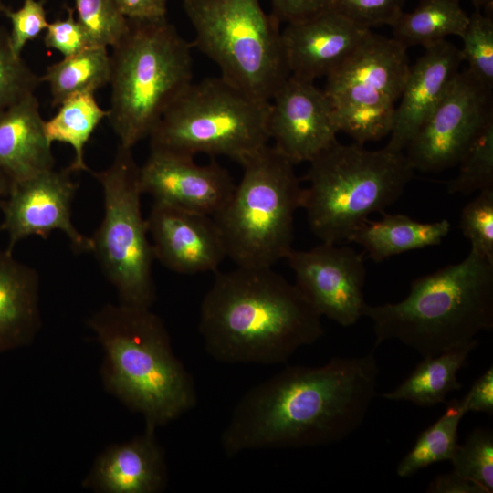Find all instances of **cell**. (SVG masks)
<instances>
[{
	"label": "cell",
	"instance_id": "cell-1",
	"mask_svg": "<svg viewBox=\"0 0 493 493\" xmlns=\"http://www.w3.org/2000/svg\"><path fill=\"white\" fill-rule=\"evenodd\" d=\"M379 372L372 351L320 366H287L238 401L221 435L225 454L341 441L362 425Z\"/></svg>",
	"mask_w": 493,
	"mask_h": 493
},
{
	"label": "cell",
	"instance_id": "cell-2",
	"mask_svg": "<svg viewBox=\"0 0 493 493\" xmlns=\"http://www.w3.org/2000/svg\"><path fill=\"white\" fill-rule=\"evenodd\" d=\"M198 330L215 360L261 365L287 362L324 333L321 316L295 283L272 267H242L216 274Z\"/></svg>",
	"mask_w": 493,
	"mask_h": 493
},
{
	"label": "cell",
	"instance_id": "cell-3",
	"mask_svg": "<svg viewBox=\"0 0 493 493\" xmlns=\"http://www.w3.org/2000/svg\"><path fill=\"white\" fill-rule=\"evenodd\" d=\"M88 322L103 350L105 389L147 425H166L195 406L194 380L151 308L107 304Z\"/></svg>",
	"mask_w": 493,
	"mask_h": 493
},
{
	"label": "cell",
	"instance_id": "cell-4",
	"mask_svg": "<svg viewBox=\"0 0 493 493\" xmlns=\"http://www.w3.org/2000/svg\"><path fill=\"white\" fill-rule=\"evenodd\" d=\"M375 344L396 340L423 357L466 345L493 329V263L474 248L458 263L414 279L401 301L365 304Z\"/></svg>",
	"mask_w": 493,
	"mask_h": 493
},
{
	"label": "cell",
	"instance_id": "cell-5",
	"mask_svg": "<svg viewBox=\"0 0 493 493\" xmlns=\"http://www.w3.org/2000/svg\"><path fill=\"white\" fill-rule=\"evenodd\" d=\"M128 21L110 54L108 120L119 145L132 149L193 82V46L166 17Z\"/></svg>",
	"mask_w": 493,
	"mask_h": 493
},
{
	"label": "cell",
	"instance_id": "cell-6",
	"mask_svg": "<svg viewBox=\"0 0 493 493\" xmlns=\"http://www.w3.org/2000/svg\"><path fill=\"white\" fill-rule=\"evenodd\" d=\"M309 163L301 208L311 232L334 244L348 242L370 215L395 203L414 171L404 152L338 140Z\"/></svg>",
	"mask_w": 493,
	"mask_h": 493
},
{
	"label": "cell",
	"instance_id": "cell-7",
	"mask_svg": "<svg viewBox=\"0 0 493 493\" xmlns=\"http://www.w3.org/2000/svg\"><path fill=\"white\" fill-rule=\"evenodd\" d=\"M241 165L239 184L212 217L236 267H272L292 249L303 187L294 164L268 144Z\"/></svg>",
	"mask_w": 493,
	"mask_h": 493
},
{
	"label": "cell",
	"instance_id": "cell-8",
	"mask_svg": "<svg viewBox=\"0 0 493 493\" xmlns=\"http://www.w3.org/2000/svg\"><path fill=\"white\" fill-rule=\"evenodd\" d=\"M269 101L224 78L192 82L149 136L151 149L185 156L222 155L240 164L268 144Z\"/></svg>",
	"mask_w": 493,
	"mask_h": 493
},
{
	"label": "cell",
	"instance_id": "cell-9",
	"mask_svg": "<svg viewBox=\"0 0 493 493\" xmlns=\"http://www.w3.org/2000/svg\"><path fill=\"white\" fill-rule=\"evenodd\" d=\"M192 42L221 77L249 95L269 101L289 77L280 23L259 0H183Z\"/></svg>",
	"mask_w": 493,
	"mask_h": 493
},
{
	"label": "cell",
	"instance_id": "cell-10",
	"mask_svg": "<svg viewBox=\"0 0 493 493\" xmlns=\"http://www.w3.org/2000/svg\"><path fill=\"white\" fill-rule=\"evenodd\" d=\"M139 165L131 148L118 146L110 165L91 173L103 193L104 215L90 237L91 252L120 303L151 308L156 299L155 259L141 210Z\"/></svg>",
	"mask_w": 493,
	"mask_h": 493
},
{
	"label": "cell",
	"instance_id": "cell-11",
	"mask_svg": "<svg viewBox=\"0 0 493 493\" xmlns=\"http://www.w3.org/2000/svg\"><path fill=\"white\" fill-rule=\"evenodd\" d=\"M407 47L372 31L329 75L323 89L338 131L363 145L390 135L408 72Z\"/></svg>",
	"mask_w": 493,
	"mask_h": 493
},
{
	"label": "cell",
	"instance_id": "cell-12",
	"mask_svg": "<svg viewBox=\"0 0 493 493\" xmlns=\"http://www.w3.org/2000/svg\"><path fill=\"white\" fill-rule=\"evenodd\" d=\"M491 121L492 89L464 69L457 73L404 153L414 170L440 172L453 167Z\"/></svg>",
	"mask_w": 493,
	"mask_h": 493
},
{
	"label": "cell",
	"instance_id": "cell-13",
	"mask_svg": "<svg viewBox=\"0 0 493 493\" xmlns=\"http://www.w3.org/2000/svg\"><path fill=\"white\" fill-rule=\"evenodd\" d=\"M295 284L322 317L343 327L354 325L366 304V267L362 253L321 242L309 250L291 249L286 258Z\"/></svg>",
	"mask_w": 493,
	"mask_h": 493
},
{
	"label": "cell",
	"instance_id": "cell-14",
	"mask_svg": "<svg viewBox=\"0 0 493 493\" xmlns=\"http://www.w3.org/2000/svg\"><path fill=\"white\" fill-rule=\"evenodd\" d=\"M71 173L68 167L59 171L54 168L12 182L8 194L0 202V232L8 236V251L30 236L46 239L58 230L67 236L75 251L91 252V238L82 235L72 222L71 205L78 185Z\"/></svg>",
	"mask_w": 493,
	"mask_h": 493
},
{
	"label": "cell",
	"instance_id": "cell-15",
	"mask_svg": "<svg viewBox=\"0 0 493 493\" xmlns=\"http://www.w3.org/2000/svg\"><path fill=\"white\" fill-rule=\"evenodd\" d=\"M267 131L272 146L294 165L312 161L339 132L323 89L291 75L269 100Z\"/></svg>",
	"mask_w": 493,
	"mask_h": 493
},
{
	"label": "cell",
	"instance_id": "cell-16",
	"mask_svg": "<svg viewBox=\"0 0 493 493\" xmlns=\"http://www.w3.org/2000/svg\"><path fill=\"white\" fill-rule=\"evenodd\" d=\"M139 182L153 202L210 216L236 186L229 172L215 162L200 165L194 157L153 149L139 167Z\"/></svg>",
	"mask_w": 493,
	"mask_h": 493
},
{
	"label": "cell",
	"instance_id": "cell-17",
	"mask_svg": "<svg viewBox=\"0 0 493 493\" xmlns=\"http://www.w3.org/2000/svg\"><path fill=\"white\" fill-rule=\"evenodd\" d=\"M155 259L180 274L216 272L226 257L212 216L153 202L146 219Z\"/></svg>",
	"mask_w": 493,
	"mask_h": 493
},
{
	"label": "cell",
	"instance_id": "cell-18",
	"mask_svg": "<svg viewBox=\"0 0 493 493\" xmlns=\"http://www.w3.org/2000/svg\"><path fill=\"white\" fill-rule=\"evenodd\" d=\"M371 31L332 9L287 24L281 40L289 74L311 81L326 77Z\"/></svg>",
	"mask_w": 493,
	"mask_h": 493
},
{
	"label": "cell",
	"instance_id": "cell-19",
	"mask_svg": "<svg viewBox=\"0 0 493 493\" xmlns=\"http://www.w3.org/2000/svg\"><path fill=\"white\" fill-rule=\"evenodd\" d=\"M462 62L460 48L446 40L425 47L409 68L386 148L405 150L443 100Z\"/></svg>",
	"mask_w": 493,
	"mask_h": 493
},
{
	"label": "cell",
	"instance_id": "cell-20",
	"mask_svg": "<svg viewBox=\"0 0 493 493\" xmlns=\"http://www.w3.org/2000/svg\"><path fill=\"white\" fill-rule=\"evenodd\" d=\"M156 427L145 425L142 434L107 447L82 481L98 493H159L167 485V467Z\"/></svg>",
	"mask_w": 493,
	"mask_h": 493
},
{
	"label": "cell",
	"instance_id": "cell-21",
	"mask_svg": "<svg viewBox=\"0 0 493 493\" xmlns=\"http://www.w3.org/2000/svg\"><path fill=\"white\" fill-rule=\"evenodd\" d=\"M44 121L35 93L0 112V168L12 182L54 169Z\"/></svg>",
	"mask_w": 493,
	"mask_h": 493
},
{
	"label": "cell",
	"instance_id": "cell-22",
	"mask_svg": "<svg viewBox=\"0 0 493 493\" xmlns=\"http://www.w3.org/2000/svg\"><path fill=\"white\" fill-rule=\"evenodd\" d=\"M39 276L0 248V353L30 344L41 327Z\"/></svg>",
	"mask_w": 493,
	"mask_h": 493
},
{
	"label": "cell",
	"instance_id": "cell-23",
	"mask_svg": "<svg viewBox=\"0 0 493 493\" xmlns=\"http://www.w3.org/2000/svg\"><path fill=\"white\" fill-rule=\"evenodd\" d=\"M450 227L447 219L423 223L404 215L384 214L377 221L367 219L348 242L362 246L369 257L382 262L395 255L440 244Z\"/></svg>",
	"mask_w": 493,
	"mask_h": 493
},
{
	"label": "cell",
	"instance_id": "cell-24",
	"mask_svg": "<svg viewBox=\"0 0 493 493\" xmlns=\"http://www.w3.org/2000/svg\"><path fill=\"white\" fill-rule=\"evenodd\" d=\"M477 345L478 341L475 340L436 355L423 357L395 389L382 396L387 400L405 401L422 407L445 403L450 392L462 388L456 374L467 365L470 353Z\"/></svg>",
	"mask_w": 493,
	"mask_h": 493
},
{
	"label": "cell",
	"instance_id": "cell-25",
	"mask_svg": "<svg viewBox=\"0 0 493 493\" xmlns=\"http://www.w3.org/2000/svg\"><path fill=\"white\" fill-rule=\"evenodd\" d=\"M110 54L107 47L90 46L49 65L40 76L47 83L53 107L79 94L92 93L110 83Z\"/></svg>",
	"mask_w": 493,
	"mask_h": 493
},
{
	"label": "cell",
	"instance_id": "cell-26",
	"mask_svg": "<svg viewBox=\"0 0 493 493\" xmlns=\"http://www.w3.org/2000/svg\"><path fill=\"white\" fill-rule=\"evenodd\" d=\"M467 21L460 0H421L412 12H403L391 26L393 38L405 47H426L448 36L459 37Z\"/></svg>",
	"mask_w": 493,
	"mask_h": 493
},
{
	"label": "cell",
	"instance_id": "cell-27",
	"mask_svg": "<svg viewBox=\"0 0 493 493\" xmlns=\"http://www.w3.org/2000/svg\"><path fill=\"white\" fill-rule=\"evenodd\" d=\"M58 108L52 118L44 121L47 140L72 147L74 158L68 167L70 172H90L85 162V147L100 121L108 118L109 110L100 106L92 93L73 96Z\"/></svg>",
	"mask_w": 493,
	"mask_h": 493
},
{
	"label": "cell",
	"instance_id": "cell-28",
	"mask_svg": "<svg viewBox=\"0 0 493 493\" xmlns=\"http://www.w3.org/2000/svg\"><path fill=\"white\" fill-rule=\"evenodd\" d=\"M466 414L462 400H451L442 416L420 434L400 460L396 467L398 477H409L432 464L450 460L458 444L459 424Z\"/></svg>",
	"mask_w": 493,
	"mask_h": 493
},
{
	"label": "cell",
	"instance_id": "cell-29",
	"mask_svg": "<svg viewBox=\"0 0 493 493\" xmlns=\"http://www.w3.org/2000/svg\"><path fill=\"white\" fill-rule=\"evenodd\" d=\"M458 164V173L447 184L448 194L467 195L493 188V121L480 132Z\"/></svg>",
	"mask_w": 493,
	"mask_h": 493
},
{
	"label": "cell",
	"instance_id": "cell-30",
	"mask_svg": "<svg viewBox=\"0 0 493 493\" xmlns=\"http://www.w3.org/2000/svg\"><path fill=\"white\" fill-rule=\"evenodd\" d=\"M489 11L482 13L476 9L463 32L460 49L463 62L468 64L467 70L488 89H493V17Z\"/></svg>",
	"mask_w": 493,
	"mask_h": 493
},
{
	"label": "cell",
	"instance_id": "cell-31",
	"mask_svg": "<svg viewBox=\"0 0 493 493\" xmlns=\"http://www.w3.org/2000/svg\"><path fill=\"white\" fill-rule=\"evenodd\" d=\"M453 470L493 492V432L477 427L457 444L449 460Z\"/></svg>",
	"mask_w": 493,
	"mask_h": 493
},
{
	"label": "cell",
	"instance_id": "cell-32",
	"mask_svg": "<svg viewBox=\"0 0 493 493\" xmlns=\"http://www.w3.org/2000/svg\"><path fill=\"white\" fill-rule=\"evenodd\" d=\"M75 15L93 46L113 47L126 33L129 21L115 0H74Z\"/></svg>",
	"mask_w": 493,
	"mask_h": 493
},
{
	"label": "cell",
	"instance_id": "cell-33",
	"mask_svg": "<svg viewBox=\"0 0 493 493\" xmlns=\"http://www.w3.org/2000/svg\"><path fill=\"white\" fill-rule=\"evenodd\" d=\"M41 78L16 55L9 31L0 26V112L35 93Z\"/></svg>",
	"mask_w": 493,
	"mask_h": 493
},
{
	"label": "cell",
	"instance_id": "cell-34",
	"mask_svg": "<svg viewBox=\"0 0 493 493\" xmlns=\"http://www.w3.org/2000/svg\"><path fill=\"white\" fill-rule=\"evenodd\" d=\"M459 228L471 247L493 263V188L479 192L463 207Z\"/></svg>",
	"mask_w": 493,
	"mask_h": 493
},
{
	"label": "cell",
	"instance_id": "cell-35",
	"mask_svg": "<svg viewBox=\"0 0 493 493\" xmlns=\"http://www.w3.org/2000/svg\"><path fill=\"white\" fill-rule=\"evenodd\" d=\"M405 0H332V10L356 26L372 27L392 26L404 12Z\"/></svg>",
	"mask_w": 493,
	"mask_h": 493
},
{
	"label": "cell",
	"instance_id": "cell-36",
	"mask_svg": "<svg viewBox=\"0 0 493 493\" xmlns=\"http://www.w3.org/2000/svg\"><path fill=\"white\" fill-rule=\"evenodd\" d=\"M2 13L10 21V43L14 52L19 56L28 42L45 32L49 23L41 0H23L17 9L4 6Z\"/></svg>",
	"mask_w": 493,
	"mask_h": 493
},
{
	"label": "cell",
	"instance_id": "cell-37",
	"mask_svg": "<svg viewBox=\"0 0 493 493\" xmlns=\"http://www.w3.org/2000/svg\"><path fill=\"white\" fill-rule=\"evenodd\" d=\"M43 41L46 47L59 52L63 58L75 55L93 46L86 30L77 19L72 7H67L65 18L48 23Z\"/></svg>",
	"mask_w": 493,
	"mask_h": 493
},
{
	"label": "cell",
	"instance_id": "cell-38",
	"mask_svg": "<svg viewBox=\"0 0 493 493\" xmlns=\"http://www.w3.org/2000/svg\"><path fill=\"white\" fill-rule=\"evenodd\" d=\"M271 15L279 23H293L332 9V0H270Z\"/></svg>",
	"mask_w": 493,
	"mask_h": 493
},
{
	"label": "cell",
	"instance_id": "cell-39",
	"mask_svg": "<svg viewBox=\"0 0 493 493\" xmlns=\"http://www.w3.org/2000/svg\"><path fill=\"white\" fill-rule=\"evenodd\" d=\"M461 400L467 413L493 414V366H490L474 382L468 393Z\"/></svg>",
	"mask_w": 493,
	"mask_h": 493
},
{
	"label": "cell",
	"instance_id": "cell-40",
	"mask_svg": "<svg viewBox=\"0 0 493 493\" xmlns=\"http://www.w3.org/2000/svg\"><path fill=\"white\" fill-rule=\"evenodd\" d=\"M128 20H157L166 17L168 0H115Z\"/></svg>",
	"mask_w": 493,
	"mask_h": 493
},
{
	"label": "cell",
	"instance_id": "cell-41",
	"mask_svg": "<svg viewBox=\"0 0 493 493\" xmlns=\"http://www.w3.org/2000/svg\"><path fill=\"white\" fill-rule=\"evenodd\" d=\"M429 493H488L480 484L454 470L436 476L428 485Z\"/></svg>",
	"mask_w": 493,
	"mask_h": 493
},
{
	"label": "cell",
	"instance_id": "cell-42",
	"mask_svg": "<svg viewBox=\"0 0 493 493\" xmlns=\"http://www.w3.org/2000/svg\"><path fill=\"white\" fill-rule=\"evenodd\" d=\"M11 185H12V180L0 168V202L8 194Z\"/></svg>",
	"mask_w": 493,
	"mask_h": 493
},
{
	"label": "cell",
	"instance_id": "cell-43",
	"mask_svg": "<svg viewBox=\"0 0 493 493\" xmlns=\"http://www.w3.org/2000/svg\"><path fill=\"white\" fill-rule=\"evenodd\" d=\"M476 9L480 10L481 8L492 9V0H470Z\"/></svg>",
	"mask_w": 493,
	"mask_h": 493
},
{
	"label": "cell",
	"instance_id": "cell-44",
	"mask_svg": "<svg viewBox=\"0 0 493 493\" xmlns=\"http://www.w3.org/2000/svg\"><path fill=\"white\" fill-rule=\"evenodd\" d=\"M4 6H5V5H3L2 0H0V12H2V9H3Z\"/></svg>",
	"mask_w": 493,
	"mask_h": 493
}]
</instances>
